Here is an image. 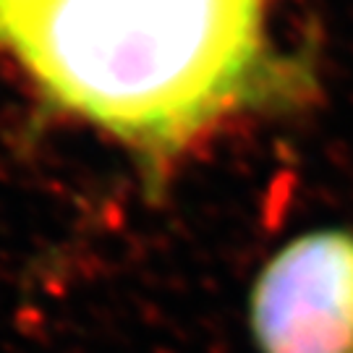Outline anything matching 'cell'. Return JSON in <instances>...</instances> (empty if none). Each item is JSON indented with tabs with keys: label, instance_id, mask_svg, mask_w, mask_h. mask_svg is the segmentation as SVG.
<instances>
[{
	"label": "cell",
	"instance_id": "obj_1",
	"mask_svg": "<svg viewBox=\"0 0 353 353\" xmlns=\"http://www.w3.org/2000/svg\"><path fill=\"white\" fill-rule=\"evenodd\" d=\"M0 50L52 110L165 173L265 100L267 0H0Z\"/></svg>",
	"mask_w": 353,
	"mask_h": 353
},
{
	"label": "cell",
	"instance_id": "obj_2",
	"mask_svg": "<svg viewBox=\"0 0 353 353\" xmlns=\"http://www.w3.org/2000/svg\"><path fill=\"white\" fill-rule=\"evenodd\" d=\"M249 322L262 353H353V233L285 243L254 283Z\"/></svg>",
	"mask_w": 353,
	"mask_h": 353
}]
</instances>
